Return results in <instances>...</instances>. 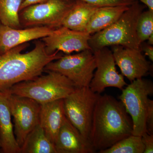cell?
Returning a JSON list of instances; mask_svg holds the SVG:
<instances>
[{
    "mask_svg": "<svg viewBox=\"0 0 153 153\" xmlns=\"http://www.w3.org/2000/svg\"><path fill=\"white\" fill-rule=\"evenodd\" d=\"M131 118L120 101L100 95L94 111L90 141L96 152L106 149L132 134Z\"/></svg>",
    "mask_w": 153,
    "mask_h": 153,
    "instance_id": "1",
    "label": "cell"
},
{
    "mask_svg": "<svg viewBox=\"0 0 153 153\" xmlns=\"http://www.w3.org/2000/svg\"><path fill=\"white\" fill-rule=\"evenodd\" d=\"M28 45L21 44L0 54V91L40 76L48 63L63 56L58 51L49 55L42 41H37L33 50L23 53Z\"/></svg>",
    "mask_w": 153,
    "mask_h": 153,
    "instance_id": "2",
    "label": "cell"
},
{
    "mask_svg": "<svg viewBox=\"0 0 153 153\" xmlns=\"http://www.w3.org/2000/svg\"><path fill=\"white\" fill-rule=\"evenodd\" d=\"M145 7L137 0L111 26L91 35L88 41L91 51L114 46L141 49L137 39L136 26Z\"/></svg>",
    "mask_w": 153,
    "mask_h": 153,
    "instance_id": "3",
    "label": "cell"
},
{
    "mask_svg": "<svg viewBox=\"0 0 153 153\" xmlns=\"http://www.w3.org/2000/svg\"><path fill=\"white\" fill-rule=\"evenodd\" d=\"M46 72V75H41L15 84L9 91L12 94L29 97L43 104L64 99L77 88L60 73L53 71Z\"/></svg>",
    "mask_w": 153,
    "mask_h": 153,
    "instance_id": "4",
    "label": "cell"
},
{
    "mask_svg": "<svg viewBox=\"0 0 153 153\" xmlns=\"http://www.w3.org/2000/svg\"><path fill=\"white\" fill-rule=\"evenodd\" d=\"M153 94L151 80L140 78L134 80L122 90L119 97L133 123L132 134L141 136L146 132V117L150 99Z\"/></svg>",
    "mask_w": 153,
    "mask_h": 153,
    "instance_id": "5",
    "label": "cell"
},
{
    "mask_svg": "<svg viewBox=\"0 0 153 153\" xmlns=\"http://www.w3.org/2000/svg\"><path fill=\"white\" fill-rule=\"evenodd\" d=\"M96 69L93 52L87 49L74 55L62 56L48 63L44 71L58 72L66 76L76 87H89Z\"/></svg>",
    "mask_w": 153,
    "mask_h": 153,
    "instance_id": "6",
    "label": "cell"
},
{
    "mask_svg": "<svg viewBox=\"0 0 153 153\" xmlns=\"http://www.w3.org/2000/svg\"><path fill=\"white\" fill-rule=\"evenodd\" d=\"M100 95L89 87H77L63 99L66 117L89 141L94 111Z\"/></svg>",
    "mask_w": 153,
    "mask_h": 153,
    "instance_id": "7",
    "label": "cell"
},
{
    "mask_svg": "<svg viewBox=\"0 0 153 153\" xmlns=\"http://www.w3.org/2000/svg\"><path fill=\"white\" fill-rule=\"evenodd\" d=\"M73 0H47L28 6L19 13L21 26L24 27L46 26L62 27L63 20L71 8Z\"/></svg>",
    "mask_w": 153,
    "mask_h": 153,
    "instance_id": "8",
    "label": "cell"
},
{
    "mask_svg": "<svg viewBox=\"0 0 153 153\" xmlns=\"http://www.w3.org/2000/svg\"><path fill=\"white\" fill-rule=\"evenodd\" d=\"M8 92L14 134L21 147L29 134L39 123L41 104L29 97L12 94L8 89Z\"/></svg>",
    "mask_w": 153,
    "mask_h": 153,
    "instance_id": "9",
    "label": "cell"
},
{
    "mask_svg": "<svg viewBox=\"0 0 153 153\" xmlns=\"http://www.w3.org/2000/svg\"><path fill=\"white\" fill-rule=\"evenodd\" d=\"M93 52L95 58L96 71L89 88L100 94L107 88L114 87L122 90L127 84L123 75L117 70L112 51L106 47Z\"/></svg>",
    "mask_w": 153,
    "mask_h": 153,
    "instance_id": "10",
    "label": "cell"
},
{
    "mask_svg": "<svg viewBox=\"0 0 153 153\" xmlns=\"http://www.w3.org/2000/svg\"><path fill=\"white\" fill-rule=\"evenodd\" d=\"M91 35L65 27L56 28L49 36L41 38L46 51L49 55L58 51L70 54L91 49L88 41Z\"/></svg>",
    "mask_w": 153,
    "mask_h": 153,
    "instance_id": "11",
    "label": "cell"
},
{
    "mask_svg": "<svg viewBox=\"0 0 153 153\" xmlns=\"http://www.w3.org/2000/svg\"><path fill=\"white\" fill-rule=\"evenodd\" d=\"M112 52L116 65L120 69L122 74L131 82L149 74L150 64L142 53L141 49L114 46Z\"/></svg>",
    "mask_w": 153,
    "mask_h": 153,
    "instance_id": "12",
    "label": "cell"
},
{
    "mask_svg": "<svg viewBox=\"0 0 153 153\" xmlns=\"http://www.w3.org/2000/svg\"><path fill=\"white\" fill-rule=\"evenodd\" d=\"M55 29L46 26L16 29L0 24V54L21 44L47 37Z\"/></svg>",
    "mask_w": 153,
    "mask_h": 153,
    "instance_id": "13",
    "label": "cell"
},
{
    "mask_svg": "<svg viewBox=\"0 0 153 153\" xmlns=\"http://www.w3.org/2000/svg\"><path fill=\"white\" fill-rule=\"evenodd\" d=\"M57 153H93L96 151L89 140L82 135L65 118L55 139Z\"/></svg>",
    "mask_w": 153,
    "mask_h": 153,
    "instance_id": "14",
    "label": "cell"
},
{
    "mask_svg": "<svg viewBox=\"0 0 153 153\" xmlns=\"http://www.w3.org/2000/svg\"><path fill=\"white\" fill-rule=\"evenodd\" d=\"M8 90L0 91V152L21 153L11 120Z\"/></svg>",
    "mask_w": 153,
    "mask_h": 153,
    "instance_id": "15",
    "label": "cell"
},
{
    "mask_svg": "<svg viewBox=\"0 0 153 153\" xmlns=\"http://www.w3.org/2000/svg\"><path fill=\"white\" fill-rule=\"evenodd\" d=\"M65 118L63 99L41 104L39 124L54 144Z\"/></svg>",
    "mask_w": 153,
    "mask_h": 153,
    "instance_id": "16",
    "label": "cell"
},
{
    "mask_svg": "<svg viewBox=\"0 0 153 153\" xmlns=\"http://www.w3.org/2000/svg\"><path fill=\"white\" fill-rule=\"evenodd\" d=\"M129 6H106L98 7L91 18L85 32L91 35L108 27L119 19Z\"/></svg>",
    "mask_w": 153,
    "mask_h": 153,
    "instance_id": "17",
    "label": "cell"
},
{
    "mask_svg": "<svg viewBox=\"0 0 153 153\" xmlns=\"http://www.w3.org/2000/svg\"><path fill=\"white\" fill-rule=\"evenodd\" d=\"M98 7L79 0L74 1L62 26L74 31L85 32L91 18Z\"/></svg>",
    "mask_w": 153,
    "mask_h": 153,
    "instance_id": "18",
    "label": "cell"
},
{
    "mask_svg": "<svg viewBox=\"0 0 153 153\" xmlns=\"http://www.w3.org/2000/svg\"><path fill=\"white\" fill-rule=\"evenodd\" d=\"M21 149V153H57L39 123L28 135Z\"/></svg>",
    "mask_w": 153,
    "mask_h": 153,
    "instance_id": "19",
    "label": "cell"
},
{
    "mask_svg": "<svg viewBox=\"0 0 153 153\" xmlns=\"http://www.w3.org/2000/svg\"><path fill=\"white\" fill-rule=\"evenodd\" d=\"M25 0H0V22L11 27L21 28L20 9Z\"/></svg>",
    "mask_w": 153,
    "mask_h": 153,
    "instance_id": "20",
    "label": "cell"
},
{
    "mask_svg": "<svg viewBox=\"0 0 153 153\" xmlns=\"http://www.w3.org/2000/svg\"><path fill=\"white\" fill-rule=\"evenodd\" d=\"M144 146L141 136L131 134L119 141L110 147L99 151L100 153H143Z\"/></svg>",
    "mask_w": 153,
    "mask_h": 153,
    "instance_id": "21",
    "label": "cell"
},
{
    "mask_svg": "<svg viewBox=\"0 0 153 153\" xmlns=\"http://www.w3.org/2000/svg\"><path fill=\"white\" fill-rule=\"evenodd\" d=\"M136 34L140 46L153 34V11H143L140 15L137 22Z\"/></svg>",
    "mask_w": 153,
    "mask_h": 153,
    "instance_id": "22",
    "label": "cell"
},
{
    "mask_svg": "<svg viewBox=\"0 0 153 153\" xmlns=\"http://www.w3.org/2000/svg\"><path fill=\"white\" fill-rule=\"evenodd\" d=\"M75 1V0H73ZM97 7L119 5L131 6L137 0H79Z\"/></svg>",
    "mask_w": 153,
    "mask_h": 153,
    "instance_id": "23",
    "label": "cell"
},
{
    "mask_svg": "<svg viewBox=\"0 0 153 153\" xmlns=\"http://www.w3.org/2000/svg\"><path fill=\"white\" fill-rule=\"evenodd\" d=\"M146 132L153 134V101L150 99L146 117Z\"/></svg>",
    "mask_w": 153,
    "mask_h": 153,
    "instance_id": "24",
    "label": "cell"
},
{
    "mask_svg": "<svg viewBox=\"0 0 153 153\" xmlns=\"http://www.w3.org/2000/svg\"><path fill=\"white\" fill-rule=\"evenodd\" d=\"M141 139L144 146L143 153H153V134L145 132L141 136Z\"/></svg>",
    "mask_w": 153,
    "mask_h": 153,
    "instance_id": "25",
    "label": "cell"
},
{
    "mask_svg": "<svg viewBox=\"0 0 153 153\" xmlns=\"http://www.w3.org/2000/svg\"><path fill=\"white\" fill-rule=\"evenodd\" d=\"M142 51L144 52L145 55L149 57L151 61H153V45L146 44V45H140Z\"/></svg>",
    "mask_w": 153,
    "mask_h": 153,
    "instance_id": "26",
    "label": "cell"
},
{
    "mask_svg": "<svg viewBox=\"0 0 153 153\" xmlns=\"http://www.w3.org/2000/svg\"><path fill=\"white\" fill-rule=\"evenodd\" d=\"M47 0H25L24 2L22 3V5L20 9V12L23 9L27 7L28 6L35 4H39L46 1Z\"/></svg>",
    "mask_w": 153,
    "mask_h": 153,
    "instance_id": "27",
    "label": "cell"
},
{
    "mask_svg": "<svg viewBox=\"0 0 153 153\" xmlns=\"http://www.w3.org/2000/svg\"><path fill=\"white\" fill-rule=\"evenodd\" d=\"M143 3L149 8V10L153 11V0H137Z\"/></svg>",
    "mask_w": 153,
    "mask_h": 153,
    "instance_id": "28",
    "label": "cell"
},
{
    "mask_svg": "<svg viewBox=\"0 0 153 153\" xmlns=\"http://www.w3.org/2000/svg\"><path fill=\"white\" fill-rule=\"evenodd\" d=\"M148 44H149V45H153V34L151 35L147 40Z\"/></svg>",
    "mask_w": 153,
    "mask_h": 153,
    "instance_id": "29",
    "label": "cell"
}]
</instances>
